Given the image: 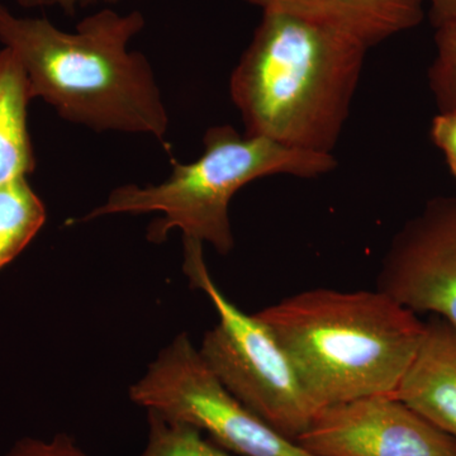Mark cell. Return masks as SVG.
<instances>
[{"mask_svg": "<svg viewBox=\"0 0 456 456\" xmlns=\"http://www.w3.org/2000/svg\"><path fill=\"white\" fill-rule=\"evenodd\" d=\"M430 136L456 180V112L437 113L431 122Z\"/></svg>", "mask_w": 456, "mask_h": 456, "instance_id": "16", "label": "cell"}, {"mask_svg": "<svg viewBox=\"0 0 456 456\" xmlns=\"http://www.w3.org/2000/svg\"><path fill=\"white\" fill-rule=\"evenodd\" d=\"M430 20L435 28L456 20V0H428Z\"/></svg>", "mask_w": 456, "mask_h": 456, "instance_id": "18", "label": "cell"}, {"mask_svg": "<svg viewBox=\"0 0 456 456\" xmlns=\"http://www.w3.org/2000/svg\"><path fill=\"white\" fill-rule=\"evenodd\" d=\"M435 45L428 86L439 113L456 112V20L436 27Z\"/></svg>", "mask_w": 456, "mask_h": 456, "instance_id": "14", "label": "cell"}, {"mask_svg": "<svg viewBox=\"0 0 456 456\" xmlns=\"http://www.w3.org/2000/svg\"><path fill=\"white\" fill-rule=\"evenodd\" d=\"M18 4L25 8H49L57 7L64 9L69 13H73L75 9L86 7L98 3H117L121 0H16Z\"/></svg>", "mask_w": 456, "mask_h": 456, "instance_id": "17", "label": "cell"}, {"mask_svg": "<svg viewBox=\"0 0 456 456\" xmlns=\"http://www.w3.org/2000/svg\"><path fill=\"white\" fill-rule=\"evenodd\" d=\"M5 456H89L73 436L57 434L49 440L23 437L18 440Z\"/></svg>", "mask_w": 456, "mask_h": 456, "instance_id": "15", "label": "cell"}, {"mask_svg": "<svg viewBox=\"0 0 456 456\" xmlns=\"http://www.w3.org/2000/svg\"><path fill=\"white\" fill-rule=\"evenodd\" d=\"M139 456L230 455L196 428L147 412L146 445Z\"/></svg>", "mask_w": 456, "mask_h": 456, "instance_id": "13", "label": "cell"}, {"mask_svg": "<svg viewBox=\"0 0 456 456\" xmlns=\"http://www.w3.org/2000/svg\"><path fill=\"white\" fill-rule=\"evenodd\" d=\"M130 398L147 412L191 426L240 456H314L255 415L213 374L187 334L161 350Z\"/></svg>", "mask_w": 456, "mask_h": 456, "instance_id": "6", "label": "cell"}, {"mask_svg": "<svg viewBox=\"0 0 456 456\" xmlns=\"http://www.w3.org/2000/svg\"><path fill=\"white\" fill-rule=\"evenodd\" d=\"M314 456H456V439L395 395L323 407L298 439Z\"/></svg>", "mask_w": 456, "mask_h": 456, "instance_id": "8", "label": "cell"}, {"mask_svg": "<svg viewBox=\"0 0 456 456\" xmlns=\"http://www.w3.org/2000/svg\"><path fill=\"white\" fill-rule=\"evenodd\" d=\"M368 51L334 27L263 12L230 79L245 134L334 155Z\"/></svg>", "mask_w": 456, "mask_h": 456, "instance_id": "2", "label": "cell"}, {"mask_svg": "<svg viewBox=\"0 0 456 456\" xmlns=\"http://www.w3.org/2000/svg\"><path fill=\"white\" fill-rule=\"evenodd\" d=\"M321 407L393 395L425 322L380 290H305L255 314Z\"/></svg>", "mask_w": 456, "mask_h": 456, "instance_id": "3", "label": "cell"}, {"mask_svg": "<svg viewBox=\"0 0 456 456\" xmlns=\"http://www.w3.org/2000/svg\"><path fill=\"white\" fill-rule=\"evenodd\" d=\"M45 221V204L27 178L0 187V270L25 250Z\"/></svg>", "mask_w": 456, "mask_h": 456, "instance_id": "12", "label": "cell"}, {"mask_svg": "<svg viewBox=\"0 0 456 456\" xmlns=\"http://www.w3.org/2000/svg\"><path fill=\"white\" fill-rule=\"evenodd\" d=\"M456 439V326L432 316L406 373L393 393Z\"/></svg>", "mask_w": 456, "mask_h": 456, "instance_id": "9", "label": "cell"}, {"mask_svg": "<svg viewBox=\"0 0 456 456\" xmlns=\"http://www.w3.org/2000/svg\"><path fill=\"white\" fill-rule=\"evenodd\" d=\"M378 290L413 314L456 326V197L428 200L395 236Z\"/></svg>", "mask_w": 456, "mask_h": 456, "instance_id": "7", "label": "cell"}, {"mask_svg": "<svg viewBox=\"0 0 456 456\" xmlns=\"http://www.w3.org/2000/svg\"><path fill=\"white\" fill-rule=\"evenodd\" d=\"M145 25L141 12L103 9L66 32L0 4V44L20 60L32 99H44L65 121L146 134L169 149V114L154 71L142 53L128 50Z\"/></svg>", "mask_w": 456, "mask_h": 456, "instance_id": "1", "label": "cell"}, {"mask_svg": "<svg viewBox=\"0 0 456 456\" xmlns=\"http://www.w3.org/2000/svg\"><path fill=\"white\" fill-rule=\"evenodd\" d=\"M204 151L191 163L171 159L169 178L160 184H126L113 189L106 202L86 213L83 222L104 216L163 213L150 224L147 237L163 242L170 231L212 245L227 255L235 246L228 206L254 180L270 175L314 179L338 167L334 155L302 151L265 137L248 136L231 126H215L203 137Z\"/></svg>", "mask_w": 456, "mask_h": 456, "instance_id": "4", "label": "cell"}, {"mask_svg": "<svg viewBox=\"0 0 456 456\" xmlns=\"http://www.w3.org/2000/svg\"><path fill=\"white\" fill-rule=\"evenodd\" d=\"M32 101L20 60L0 50V187L27 178L36 167L27 112Z\"/></svg>", "mask_w": 456, "mask_h": 456, "instance_id": "11", "label": "cell"}, {"mask_svg": "<svg viewBox=\"0 0 456 456\" xmlns=\"http://www.w3.org/2000/svg\"><path fill=\"white\" fill-rule=\"evenodd\" d=\"M184 272L208 297L218 323L204 335L200 356L218 380L255 415L296 441L322 410L277 338L259 318L245 314L215 284L203 244L183 237Z\"/></svg>", "mask_w": 456, "mask_h": 456, "instance_id": "5", "label": "cell"}, {"mask_svg": "<svg viewBox=\"0 0 456 456\" xmlns=\"http://www.w3.org/2000/svg\"><path fill=\"white\" fill-rule=\"evenodd\" d=\"M263 12L303 18L358 38L369 49L424 20V0H244Z\"/></svg>", "mask_w": 456, "mask_h": 456, "instance_id": "10", "label": "cell"}]
</instances>
